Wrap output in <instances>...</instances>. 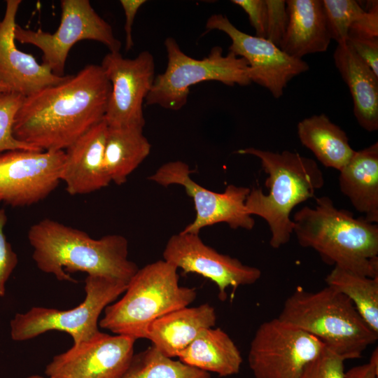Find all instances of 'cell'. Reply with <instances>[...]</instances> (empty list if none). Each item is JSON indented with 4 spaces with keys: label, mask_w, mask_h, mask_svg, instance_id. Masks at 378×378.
I'll return each instance as SVG.
<instances>
[{
    "label": "cell",
    "mask_w": 378,
    "mask_h": 378,
    "mask_svg": "<svg viewBox=\"0 0 378 378\" xmlns=\"http://www.w3.org/2000/svg\"><path fill=\"white\" fill-rule=\"evenodd\" d=\"M111 90L102 66L86 65L63 82L24 97L13 136L38 150H64L104 119Z\"/></svg>",
    "instance_id": "6da1fadb"
},
{
    "label": "cell",
    "mask_w": 378,
    "mask_h": 378,
    "mask_svg": "<svg viewBox=\"0 0 378 378\" xmlns=\"http://www.w3.org/2000/svg\"><path fill=\"white\" fill-rule=\"evenodd\" d=\"M28 240L37 267L59 281L75 283L71 274L83 272L128 284L139 270L128 258V241L120 234L94 239L82 230L44 218L30 227Z\"/></svg>",
    "instance_id": "7a4b0ae2"
},
{
    "label": "cell",
    "mask_w": 378,
    "mask_h": 378,
    "mask_svg": "<svg viewBox=\"0 0 378 378\" xmlns=\"http://www.w3.org/2000/svg\"><path fill=\"white\" fill-rule=\"evenodd\" d=\"M293 216L299 244L315 250L323 261L356 274L378 276V226L334 206L330 198L316 199Z\"/></svg>",
    "instance_id": "3957f363"
},
{
    "label": "cell",
    "mask_w": 378,
    "mask_h": 378,
    "mask_svg": "<svg viewBox=\"0 0 378 378\" xmlns=\"http://www.w3.org/2000/svg\"><path fill=\"white\" fill-rule=\"evenodd\" d=\"M236 153L258 158L267 174L265 186L269 192L265 195L260 188H253L245 208L249 215L267 222L271 232L270 244L279 248L289 241L293 233L290 213L323 186V173L315 160L289 150L276 153L250 147Z\"/></svg>",
    "instance_id": "277c9868"
},
{
    "label": "cell",
    "mask_w": 378,
    "mask_h": 378,
    "mask_svg": "<svg viewBox=\"0 0 378 378\" xmlns=\"http://www.w3.org/2000/svg\"><path fill=\"white\" fill-rule=\"evenodd\" d=\"M278 318L316 337L344 360L360 358L378 338L349 298L329 286L314 292L298 287Z\"/></svg>",
    "instance_id": "5b68a950"
},
{
    "label": "cell",
    "mask_w": 378,
    "mask_h": 378,
    "mask_svg": "<svg viewBox=\"0 0 378 378\" xmlns=\"http://www.w3.org/2000/svg\"><path fill=\"white\" fill-rule=\"evenodd\" d=\"M177 270L164 260L139 268L124 295L105 308L99 326L115 335L146 339L156 319L189 306L197 297L195 288L179 285Z\"/></svg>",
    "instance_id": "8992f818"
},
{
    "label": "cell",
    "mask_w": 378,
    "mask_h": 378,
    "mask_svg": "<svg viewBox=\"0 0 378 378\" xmlns=\"http://www.w3.org/2000/svg\"><path fill=\"white\" fill-rule=\"evenodd\" d=\"M167 63L164 71L155 76L146 99L148 106L178 111L187 103L190 88L200 83L218 81L228 86L251 83L246 59L214 46L208 56L196 59L186 55L172 37L164 41Z\"/></svg>",
    "instance_id": "52a82bcc"
},
{
    "label": "cell",
    "mask_w": 378,
    "mask_h": 378,
    "mask_svg": "<svg viewBox=\"0 0 378 378\" xmlns=\"http://www.w3.org/2000/svg\"><path fill=\"white\" fill-rule=\"evenodd\" d=\"M127 284L111 278L87 275L85 297L80 304L68 310L34 307L18 313L10 322V337L22 342L56 330L69 335L74 344L88 340L99 332V316L125 293Z\"/></svg>",
    "instance_id": "ba28073f"
},
{
    "label": "cell",
    "mask_w": 378,
    "mask_h": 378,
    "mask_svg": "<svg viewBox=\"0 0 378 378\" xmlns=\"http://www.w3.org/2000/svg\"><path fill=\"white\" fill-rule=\"evenodd\" d=\"M61 21L53 33L24 29L16 24L15 38L31 44L43 52V63L57 76H64L66 61L71 48L82 40L104 44L109 52H120L121 42L111 26L94 10L88 0H62Z\"/></svg>",
    "instance_id": "9c48e42d"
},
{
    "label": "cell",
    "mask_w": 378,
    "mask_h": 378,
    "mask_svg": "<svg viewBox=\"0 0 378 378\" xmlns=\"http://www.w3.org/2000/svg\"><path fill=\"white\" fill-rule=\"evenodd\" d=\"M324 349L318 339L277 317L256 330L248 362L255 378H300Z\"/></svg>",
    "instance_id": "30bf717a"
},
{
    "label": "cell",
    "mask_w": 378,
    "mask_h": 378,
    "mask_svg": "<svg viewBox=\"0 0 378 378\" xmlns=\"http://www.w3.org/2000/svg\"><path fill=\"white\" fill-rule=\"evenodd\" d=\"M193 172L186 162L174 160L162 164L148 177L164 187L181 186L192 199L195 218L182 232L199 234L202 228L220 223L227 224L232 229L253 228L255 220L245 208L250 188L231 184L223 192H216L194 181L190 176Z\"/></svg>",
    "instance_id": "8fae6325"
},
{
    "label": "cell",
    "mask_w": 378,
    "mask_h": 378,
    "mask_svg": "<svg viewBox=\"0 0 378 378\" xmlns=\"http://www.w3.org/2000/svg\"><path fill=\"white\" fill-rule=\"evenodd\" d=\"M100 66L111 85L104 118L108 127L144 130L143 105L155 78L153 55L144 50L134 58H125L120 52H109Z\"/></svg>",
    "instance_id": "7c38bea8"
},
{
    "label": "cell",
    "mask_w": 378,
    "mask_h": 378,
    "mask_svg": "<svg viewBox=\"0 0 378 378\" xmlns=\"http://www.w3.org/2000/svg\"><path fill=\"white\" fill-rule=\"evenodd\" d=\"M65 151L0 153V202L26 206L46 198L61 181Z\"/></svg>",
    "instance_id": "4fadbf2b"
},
{
    "label": "cell",
    "mask_w": 378,
    "mask_h": 378,
    "mask_svg": "<svg viewBox=\"0 0 378 378\" xmlns=\"http://www.w3.org/2000/svg\"><path fill=\"white\" fill-rule=\"evenodd\" d=\"M207 31L218 30L231 40L229 52L246 60L249 78L280 98L289 81L309 70L302 59L289 56L267 38L251 36L237 29L223 14L211 15L206 20Z\"/></svg>",
    "instance_id": "5bb4252c"
},
{
    "label": "cell",
    "mask_w": 378,
    "mask_h": 378,
    "mask_svg": "<svg viewBox=\"0 0 378 378\" xmlns=\"http://www.w3.org/2000/svg\"><path fill=\"white\" fill-rule=\"evenodd\" d=\"M163 260L184 272L200 274L215 283L221 301L227 298V288H232V297L242 286L252 285L259 280L261 271L243 264L228 255L220 253L205 244L199 234L180 232L167 241Z\"/></svg>",
    "instance_id": "9a60e30c"
},
{
    "label": "cell",
    "mask_w": 378,
    "mask_h": 378,
    "mask_svg": "<svg viewBox=\"0 0 378 378\" xmlns=\"http://www.w3.org/2000/svg\"><path fill=\"white\" fill-rule=\"evenodd\" d=\"M135 341L99 331L55 356L45 373L57 378H122L134 355Z\"/></svg>",
    "instance_id": "2e32d148"
},
{
    "label": "cell",
    "mask_w": 378,
    "mask_h": 378,
    "mask_svg": "<svg viewBox=\"0 0 378 378\" xmlns=\"http://www.w3.org/2000/svg\"><path fill=\"white\" fill-rule=\"evenodd\" d=\"M21 2L7 0L0 22V83L8 92L26 97L63 82L69 75H55L47 65L38 63L31 55L17 48L15 18Z\"/></svg>",
    "instance_id": "e0dca14e"
},
{
    "label": "cell",
    "mask_w": 378,
    "mask_h": 378,
    "mask_svg": "<svg viewBox=\"0 0 378 378\" xmlns=\"http://www.w3.org/2000/svg\"><path fill=\"white\" fill-rule=\"evenodd\" d=\"M107 132L103 119L66 149L60 178L69 195L89 194L110 184L104 165Z\"/></svg>",
    "instance_id": "ac0fdd59"
},
{
    "label": "cell",
    "mask_w": 378,
    "mask_h": 378,
    "mask_svg": "<svg viewBox=\"0 0 378 378\" xmlns=\"http://www.w3.org/2000/svg\"><path fill=\"white\" fill-rule=\"evenodd\" d=\"M288 22L279 48L289 56L302 59L326 52L331 37L322 0H287Z\"/></svg>",
    "instance_id": "d6986e66"
},
{
    "label": "cell",
    "mask_w": 378,
    "mask_h": 378,
    "mask_svg": "<svg viewBox=\"0 0 378 378\" xmlns=\"http://www.w3.org/2000/svg\"><path fill=\"white\" fill-rule=\"evenodd\" d=\"M333 59L349 87L354 113L360 126L368 132L378 129V76L346 42L337 44Z\"/></svg>",
    "instance_id": "ffe728a7"
},
{
    "label": "cell",
    "mask_w": 378,
    "mask_h": 378,
    "mask_svg": "<svg viewBox=\"0 0 378 378\" xmlns=\"http://www.w3.org/2000/svg\"><path fill=\"white\" fill-rule=\"evenodd\" d=\"M216 321L215 309L209 304L188 306L156 319L149 327L146 339L165 356L178 357L202 330L213 328Z\"/></svg>",
    "instance_id": "44dd1931"
},
{
    "label": "cell",
    "mask_w": 378,
    "mask_h": 378,
    "mask_svg": "<svg viewBox=\"0 0 378 378\" xmlns=\"http://www.w3.org/2000/svg\"><path fill=\"white\" fill-rule=\"evenodd\" d=\"M341 192L372 223L378 222V143L355 150L340 171Z\"/></svg>",
    "instance_id": "7402d4cb"
},
{
    "label": "cell",
    "mask_w": 378,
    "mask_h": 378,
    "mask_svg": "<svg viewBox=\"0 0 378 378\" xmlns=\"http://www.w3.org/2000/svg\"><path fill=\"white\" fill-rule=\"evenodd\" d=\"M178 357L188 365L220 377L239 373L243 361L235 343L220 328L202 330Z\"/></svg>",
    "instance_id": "603a6c76"
},
{
    "label": "cell",
    "mask_w": 378,
    "mask_h": 378,
    "mask_svg": "<svg viewBox=\"0 0 378 378\" xmlns=\"http://www.w3.org/2000/svg\"><path fill=\"white\" fill-rule=\"evenodd\" d=\"M297 133L303 146L325 167L340 171L355 153L346 132L326 114L300 121Z\"/></svg>",
    "instance_id": "cb8c5ba5"
},
{
    "label": "cell",
    "mask_w": 378,
    "mask_h": 378,
    "mask_svg": "<svg viewBox=\"0 0 378 378\" xmlns=\"http://www.w3.org/2000/svg\"><path fill=\"white\" fill-rule=\"evenodd\" d=\"M150 150L151 144L143 130L108 127L104 165L111 182L119 186L125 183Z\"/></svg>",
    "instance_id": "d4e9b609"
},
{
    "label": "cell",
    "mask_w": 378,
    "mask_h": 378,
    "mask_svg": "<svg viewBox=\"0 0 378 378\" xmlns=\"http://www.w3.org/2000/svg\"><path fill=\"white\" fill-rule=\"evenodd\" d=\"M325 281L349 298L363 319L378 333V276L371 278L335 266Z\"/></svg>",
    "instance_id": "484cf974"
},
{
    "label": "cell",
    "mask_w": 378,
    "mask_h": 378,
    "mask_svg": "<svg viewBox=\"0 0 378 378\" xmlns=\"http://www.w3.org/2000/svg\"><path fill=\"white\" fill-rule=\"evenodd\" d=\"M122 378H211L208 372L173 360L153 346L134 354Z\"/></svg>",
    "instance_id": "4316f807"
},
{
    "label": "cell",
    "mask_w": 378,
    "mask_h": 378,
    "mask_svg": "<svg viewBox=\"0 0 378 378\" xmlns=\"http://www.w3.org/2000/svg\"><path fill=\"white\" fill-rule=\"evenodd\" d=\"M322 3L331 39L337 44L346 43L351 26L365 9L355 0H322Z\"/></svg>",
    "instance_id": "83f0119b"
},
{
    "label": "cell",
    "mask_w": 378,
    "mask_h": 378,
    "mask_svg": "<svg viewBox=\"0 0 378 378\" xmlns=\"http://www.w3.org/2000/svg\"><path fill=\"white\" fill-rule=\"evenodd\" d=\"M24 99V97L17 93L0 92V153L13 150H38L18 141L13 134L14 119Z\"/></svg>",
    "instance_id": "f1b7e54d"
},
{
    "label": "cell",
    "mask_w": 378,
    "mask_h": 378,
    "mask_svg": "<svg viewBox=\"0 0 378 378\" xmlns=\"http://www.w3.org/2000/svg\"><path fill=\"white\" fill-rule=\"evenodd\" d=\"M344 360L327 349L304 369L300 378H345Z\"/></svg>",
    "instance_id": "f546056e"
},
{
    "label": "cell",
    "mask_w": 378,
    "mask_h": 378,
    "mask_svg": "<svg viewBox=\"0 0 378 378\" xmlns=\"http://www.w3.org/2000/svg\"><path fill=\"white\" fill-rule=\"evenodd\" d=\"M267 9L266 38L279 47L286 32L288 15L285 0H265Z\"/></svg>",
    "instance_id": "4dcf8cb0"
},
{
    "label": "cell",
    "mask_w": 378,
    "mask_h": 378,
    "mask_svg": "<svg viewBox=\"0 0 378 378\" xmlns=\"http://www.w3.org/2000/svg\"><path fill=\"white\" fill-rule=\"evenodd\" d=\"M7 216L4 209H0V297L6 294V285L18 263V258L8 241L4 227Z\"/></svg>",
    "instance_id": "1f68e13d"
},
{
    "label": "cell",
    "mask_w": 378,
    "mask_h": 378,
    "mask_svg": "<svg viewBox=\"0 0 378 378\" xmlns=\"http://www.w3.org/2000/svg\"><path fill=\"white\" fill-rule=\"evenodd\" d=\"M231 2L241 7L248 15L256 36L266 38L267 9L265 0H232Z\"/></svg>",
    "instance_id": "d6a6232c"
},
{
    "label": "cell",
    "mask_w": 378,
    "mask_h": 378,
    "mask_svg": "<svg viewBox=\"0 0 378 378\" xmlns=\"http://www.w3.org/2000/svg\"><path fill=\"white\" fill-rule=\"evenodd\" d=\"M364 13L351 26L348 36L378 38V1H370Z\"/></svg>",
    "instance_id": "836d02e7"
},
{
    "label": "cell",
    "mask_w": 378,
    "mask_h": 378,
    "mask_svg": "<svg viewBox=\"0 0 378 378\" xmlns=\"http://www.w3.org/2000/svg\"><path fill=\"white\" fill-rule=\"evenodd\" d=\"M346 43L378 76V38L349 36Z\"/></svg>",
    "instance_id": "e575fe53"
},
{
    "label": "cell",
    "mask_w": 378,
    "mask_h": 378,
    "mask_svg": "<svg viewBox=\"0 0 378 378\" xmlns=\"http://www.w3.org/2000/svg\"><path fill=\"white\" fill-rule=\"evenodd\" d=\"M146 2V0H120V3L125 15V50H131L134 46L132 27L135 16L140 8Z\"/></svg>",
    "instance_id": "d590c367"
},
{
    "label": "cell",
    "mask_w": 378,
    "mask_h": 378,
    "mask_svg": "<svg viewBox=\"0 0 378 378\" xmlns=\"http://www.w3.org/2000/svg\"><path fill=\"white\" fill-rule=\"evenodd\" d=\"M345 378H378V350L376 348L368 363L349 369Z\"/></svg>",
    "instance_id": "8d00e7d4"
},
{
    "label": "cell",
    "mask_w": 378,
    "mask_h": 378,
    "mask_svg": "<svg viewBox=\"0 0 378 378\" xmlns=\"http://www.w3.org/2000/svg\"><path fill=\"white\" fill-rule=\"evenodd\" d=\"M27 378H44L43 376H41L39 374H33L27 377Z\"/></svg>",
    "instance_id": "74e56055"
},
{
    "label": "cell",
    "mask_w": 378,
    "mask_h": 378,
    "mask_svg": "<svg viewBox=\"0 0 378 378\" xmlns=\"http://www.w3.org/2000/svg\"><path fill=\"white\" fill-rule=\"evenodd\" d=\"M8 92V90L0 83V92Z\"/></svg>",
    "instance_id": "f35d334b"
},
{
    "label": "cell",
    "mask_w": 378,
    "mask_h": 378,
    "mask_svg": "<svg viewBox=\"0 0 378 378\" xmlns=\"http://www.w3.org/2000/svg\"><path fill=\"white\" fill-rule=\"evenodd\" d=\"M48 378H57V377H49Z\"/></svg>",
    "instance_id": "ab89813d"
},
{
    "label": "cell",
    "mask_w": 378,
    "mask_h": 378,
    "mask_svg": "<svg viewBox=\"0 0 378 378\" xmlns=\"http://www.w3.org/2000/svg\"><path fill=\"white\" fill-rule=\"evenodd\" d=\"M0 22H1V19H0Z\"/></svg>",
    "instance_id": "60d3db41"
}]
</instances>
